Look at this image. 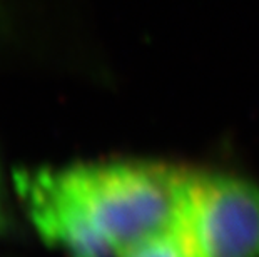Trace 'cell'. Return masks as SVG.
<instances>
[{
    "instance_id": "cell-4",
    "label": "cell",
    "mask_w": 259,
    "mask_h": 257,
    "mask_svg": "<svg viewBox=\"0 0 259 257\" xmlns=\"http://www.w3.org/2000/svg\"><path fill=\"white\" fill-rule=\"evenodd\" d=\"M12 226V219H10V207H9V192L7 184H5L4 171L0 166V236H4Z\"/></svg>"
},
{
    "instance_id": "cell-2",
    "label": "cell",
    "mask_w": 259,
    "mask_h": 257,
    "mask_svg": "<svg viewBox=\"0 0 259 257\" xmlns=\"http://www.w3.org/2000/svg\"><path fill=\"white\" fill-rule=\"evenodd\" d=\"M174 236L187 257H259V185L187 169Z\"/></svg>"
},
{
    "instance_id": "cell-3",
    "label": "cell",
    "mask_w": 259,
    "mask_h": 257,
    "mask_svg": "<svg viewBox=\"0 0 259 257\" xmlns=\"http://www.w3.org/2000/svg\"><path fill=\"white\" fill-rule=\"evenodd\" d=\"M119 257H187L174 234L137 244Z\"/></svg>"
},
{
    "instance_id": "cell-1",
    "label": "cell",
    "mask_w": 259,
    "mask_h": 257,
    "mask_svg": "<svg viewBox=\"0 0 259 257\" xmlns=\"http://www.w3.org/2000/svg\"><path fill=\"white\" fill-rule=\"evenodd\" d=\"M187 169L142 159L80 162L15 174L20 202L44 240L67 257H119L176 234Z\"/></svg>"
}]
</instances>
